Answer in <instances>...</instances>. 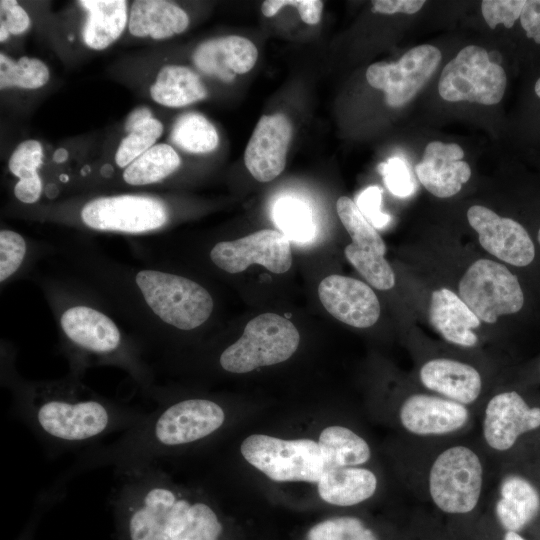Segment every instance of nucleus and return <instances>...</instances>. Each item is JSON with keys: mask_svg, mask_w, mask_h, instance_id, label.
<instances>
[{"mask_svg": "<svg viewBox=\"0 0 540 540\" xmlns=\"http://www.w3.org/2000/svg\"><path fill=\"white\" fill-rule=\"evenodd\" d=\"M537 240H538V243H539V245H540V228H539V230H538Z\"/></svg>", "mask_w": 540, "mask_h": 540, "instance_id": "nucleus-50", "label": "nucleus"}, {"mask_svg": "<svg viewBox=\"0 0 540 540\" xmlns=\"http://www.w3.org/2000/svg\"><path fill=\"white\" fill-rule=\"evenodd\" d=\"M318 296L333 317L356 328L370 327L380 316L375 292L366 283L351 277H325L318 286Z\"/></svg>", "mask_w": 540, "mask_h": 540, "instance_id": "nucleus-19", "label": "nucleus"}, {"mask_svg": "<svg viewBox=\"0 0 540 540\" xmlns=\"http://www.w3.org/2000/svg\"><path fill=\"white\" fill-rule=\"evenodd\" d=\"M42 189V180L38 174L29 179L18 180L13 192L15 197L22 203L32 204L39 200Z\"/></svg>", "mask_w": 540, "mask_h": 540, "instance_id": "nucleus-43", "label": "nucleus"}, {"mask_svg": "<svg viewBox=\"0 0 540 540\" xmlns=\"http://www.w3.org/2000/svg\"><path fill=\"white\" fill-rule=\"evenodd\" d=\"M355 204L363 216L375 227L382 229L391 220V216L382 211V189L369 186L356 197Z\"/></svg>", "mask_w": 540, "mask_h": 540, "instance_id": "nucleus-38", "label": "nucleus"}, {"mask_svg": "<svg viewBox=\"0 0 540 540\" xmlns=\"http://www.w3.org/2000/svg\"><path fill=\"white\" fill-rule=\"evenodd\" d=\"M10 36V33L4 29V28H0V41L1 42H4L6 41Z\"/></svg>", "mask_w": 540, "mask_h": 540, "instance_id": "nucleus-48", "label": "nucleus"}, {"mask_svg": "<svg viewBox=\"0 0 540 540\" xmlns=\"http://www.w3.org/2000/svg\"><path fill=\"white\" fill-rule=\"evenodd\" d=\"M292 133V124L284 114L259 119L244 152L245 166L257 181L269 182L282 173Z\"/></svg>", "mask_w": 540, "mask_h": 540, "instance_id": "nucleus-17", "label": "nucleus"}, {"mask_svg": "<svg viewBox=\"0 0 540 540\" xmlns=\"http://www.w3.org/2000/svg\"><path fill=\"white\" fill-rule=\"evenodd\" d=\"M309 540H378L375 532L352 516L330 518L313 526Z\"/></svg>", "mask_w": 540, "mask_h": 540, "instance_id": "nucleus-33", "label": "nucleus"}, {"mask_svg": "<svg viewBox=\"0 0 540 540\" xmlns=\"http://www.w3.org/2000/svg\"><path fill=\"white\" fill-rule=\"evenodd\" d=\"M67 158V151L63 148L58 149L54 154V160L56 162H62Z\"/></svg>", "mask_w": 540, "mask_h": 540, "instance_id": "nucleus-47", "label": "nucleus"}, {"mask_svg": "<svg viewBox=\"0 0 540 540\" xmlns=\"http://www.w3.org/2000/svg\"><path fill=\"white\" fill-rule=\"evenodd\" d=\"M463 157L464 151L458 144L431 141L415 166V173L431 194L439 198L451 197L471 177V168Z\"/></svg>", "mask_w": 540, "mask_h": 540, "instance_id": "nucleus-20", "label": "nucleus"}, {"mask_svg": "<svg viewBox=\"0 0 540 540\" xmlns=\"http://www.w3.org/2000/svg\"><path fill=\"white\" fill-rule=\"evenodd\" d=\"M27 12L12 0L0 1V28L6 29L10 35H20L30 27Z\"/></svg>", "mask_w": 540, "mask_h": 540, "instance_id": "nucleus-40", "label": "nucleus"}, {"mask_svg": "<svg viewBox=\"0 0 540 540\" xmlns=\"http://www.w3.org/2000/svg\"><path fill=\"white\" fill-rule=\"evenodd\" d=\"M110 496L114 540H223L216 509L192 499L159 466L117 476Z\"/></svg>", "mask_w": 540, "mask_h": 540, "instance_id": "nucleus-2", "label": "nucleus"}, {"mask_svg": "<svg viewBox=\"0 0 540 540\" xmlns=\"http://www.w3.org/2000/svg\"><path fill=\"white\" fill-rule=\"evenodd\" d=\"M373 12L382 14L405 13L414 14L418 12L425 1L423 0H376L372 2Z\"/></svg>", "mask_w": 540, "mask_h": 540, "instance_id": "nucleus-42", "label": "nucleus"}, {"mask_svg": "<svg viewBox=\"0 0 540 540\" xmlns=\"http://www.w3.org/2000/svg\"><path fill=\"white\" fill-rule=\"evenodd\" d=\"M194 65L204 74L224 82L249 72L256 64L258 50L249 39L237 35L206 40L193 53Z\"/></svg>", "mask_w": 540, "mask_h": 540, "instance_id": "nucleus-21", "label": "nucleus"}, {"mask_svg": "<svg viewBox=\"0 0 540 540\" xmlns=\"http://www.w3.org/2000/svg\"><path fill=\"white\" fill-rule=\"evenodd\" d=\"M49 77V69L40 59L24 56L15 61L0 53L1 90L10 87L38 89L48 82Z\"/></svg>", "mask_w": 540, "mask_h": 540, "instance_id": "nucleus-31", "label": "nucleus"}, {"mask_svg": "<svg viewBox=\"0 0 540 540\" xmlns=\"http://www.w3.org/2000/svg\"><path fill=\"white\" fill-rule=\"evenodd\" d=\"M534 90L536 95L540 98V78L536 81Z\"/></svg>", "mask_w": 540, "mask_h": 540, "instance_id": "nucleus-49", "label": "nucleus"}, {"mask_svg": "<svg viewBox=\"0 0 540 540\" xmlns=\"http://www.w3.org/2000/svg\"><path fill=\"white\" fill-rule=\"evenodd\" d=\"M163 133V125L156 118H151L128 133L121 141L115 153V163L126 168L135 159L153 147Z\"/></svg>", "mask_w": 540, "mask_h": 540, "instance_id": "nucleus-32", "label": "nucleus"}, {"mask_svg": "<svg viewBox=\"0 0 540 540\" xmlns=\"http://www.w3.org/2000/svg\"><path fill=\"white\" fill-rule=\"evenodd\" d=\"M285 6L295 7L301 19L309 25L319 23L323 10L320 0H266L262 3L261 11L264 16L272 17Z\"/></svg>", "mask_w": 540, "mask_h": 540, "instance_id": "nucleus-39", "label": "nucleus"}, {"mask_svg": "<svg viewBox=\"0 0 540 540\" xmlns=\"http://www.w3.org/2000/svg\"><path fill=\"white\" fill-rule=\"evenodd\" d=\"M520 23L526 36L540 44V0L525 2L520 15Z\"/></svg>", "mask_w": 540, "mask_h": 540, "instance_id": "nucleus-41", "label": "nucleus"}, {"mask_svg": "<svg viewBox=\"0 0 540 540\" xmlns=\"http://www.w3.org/2000/svg\"><path fill=\"white\" fill-rule=\"evenodd\" d=\"M170 140L186 152L202 154L216 149L219 136L214 125L205 116L188 112L180 115L174 122Z\"/></svg>", "mask_w": 540, "mask_h": 540, "instance_id": "nucleus-29", "label": "nucleus"}, {"mask_svg": "<svg viewBox=\"0 0 540 540\" xmlns=\"http://www.w3.org/2000/svg\"><path fill=\"white\" fill-rule=\"evenodd\" d=\"M458 289L459 297L487 323L519 312L525 301L518 278L503 264L489 259L475 261L462 276Z\"/></svg>", "mask_w": 540, "mask_h": 540, "instance_id": "nucleus-10", "label": "nucleus"}, {"mask_svg": "<svg viewBox=\"0 0 540 540\" xmlns=\"http://www.w3.org/2000/svg\"><path fill=\"white\" fill-rule=\"evenodd\" d=\"M479 444L492 461L510 460L525 439L540 432V404L516 389L491 395L478 410Z\"/></svg>", "mask_w": 540, "mask_h": 540, "instance_id": "nucleus-4", "label": "nucleus"}, {"mask_svg": "<svg viewBox=\"0 0 540 540\" xmlns=\"http://www.w3.org/2000/svg\"><path fill=\"white\" fill-rule=\"evenodd\" d=\"M169 218L165 203L152 196L123 194L87 202L81 220L90 229L140 234L158 230Z\"/></svg>", "mask_w": 540, "mask_h": 540, "instance_id": "nucleus-11", "label": "nucleus"}, {"mask_svg": "<svg viewBox=\"0 0 540 540\" xmlns=\"http://www.w3.org/2000/svg\"><path fill=\"white\" fill-rule=\"evenodd\" d=\"M318 493L327 503L354 506L373 497L378 488L374 471L362 466L325 468L318 483Z\"/></svg>", "mask_w": 540, "mask_h": 540, "instance_id": "nucleus-23", "label": "nucleus"}, {"mask_svg": "<svg viewBox=\"0 0 540 540\" xmlns=\"http://www.w3.org/2000/svg\"><path fill=\"white\" fill-rule=\"evenodd\" d=\"M43 148L39 141L29 139L20 143L9 159V170L19 180L38 175L42 164Z\"/></svg>", "mask_w": 540, "mask_h": 540, "instance_id": "nucleus-35", "label": "nucleus"}, {"mask_svg": "<svg viewBox=\"0 0 540 540\" xmlns=\"http://www.w3.org/2000/svg\"><path fill=\"white\" fill-rule=\"evenodd\" d=\"M39 519V516H38V513L36 515V517H34L29 523L28 525L23 529V531L21 532V534L17 537L16 540H33L34 538V532H35V529H36V523H37V520Z\"/></svg>", "mask_w": 540, "mask_h": 540, "instance_id": "nucleus-45", "label": "nucleus"}, {"mask_svg": "<svg viewBox=\"0 0 540 540\" xmlns=\"http://www.w3.org/2000/svg\"><path fill=\"white\" fill-rule=\"evenodd\" d=\"M539 370H540V365H539Z\"/></svg>", "mask_w": 540, "mask_h": 540, "instance_id": "nucleus-51", "label": "nucleus"}, {"mask_svg": "<svg viewBox=\"0 0 540 540\" xmlns=\"http://www.w3.org/2000/svg\"><path fill=\"white\" fill-rule=\"evenodd\" d=\"M27 252L25 239L19 233L2 229L0 231V281L10 278L22 264Z\"/></svg>", "mask_w": 540, "mask_h": 540, "instance_id": "nucleus-34", "label": "nucleus"}, {"mask_svg": "<svg viewBox=\"0 0 540 540\" xmlns=\"http://www.w3.org/2000/svg\"><path fill=\"white\" fill-rule=\"evenodd\" d=\"M525 2L524 0H484L481 2V12L491 29L498 24L511 28L520 18Z\"/></svg>", "mask_w": 540, "mask_h": 540, "instance_id": "nucleus-37", "label": "nucleus"}, {"mask_svg": "<svg viewBox=\"0 0 540 540\" xmlns=\"http://www.w3.org/2000/svg\"><path fill=\"white\" fill-rule=\"evenodd\" d=\"M490 496L494 517L505 531L519 533L540 513V488L511 463L501 465Z\"/></svg>", "mask_w": 540, "mask_h": 540, "instance_id": "nucleus-16", "label": "nucleus"}, {"mask_svg": "<svg viewBox=\"0 0 540 540\" xmlns=\"http://www.w3.org/2000/svg\"><path fill=\"white\" fill-rule=\"evenodd\" d=\"M150 96L158 104L179 108L207 97V89L200 77L190 68L165 65L150 87Z\"/></svg>", "mask_w": 540, "mask_h": 540, "instance_id": "nucleus-26", "label": "nucleus"}, {"mask_svg": "<svg viewBox=\"0 0 540 540\" xmlns=\"http://www.w3.org/2000/svg\"><path fill=\"white\" fill-rule=\"evenodd\" d=\"M210 258L218 268L231 274L240 273L251 264H260L273 273L281 274L292 265L289 239L282 232L271 229L219 242L212 248Z\"/></svg>", "mask_w": 540, "mask_h": 540, "instance_id": "nucleus-14", "label": "nucleus"}, {"mask_svg": "<svg viewBox=\"0 0 540 540\" xmlns=\"http://www.w3.org/2000/svg\"><path fill=\"white\" fill-rule=\"evenodd\" d=\"M506 84L502 66L491 61L484 48L468 45L442 70L438 92L449 102L495 105L502 100Z\"/></svg>", "mask_w": 540, "mask_h": 540, "instance_id": "nucleus-9", "label": "nucleus"}, {"mask_svg": "<svg viewBox=\"0 0 540 540\" xmlns=\"http://www.w3.org/2000/svg\"><path fill=\"white\" fill-rule=\"evenodd\" d=\"M440 50L429 44L416 46L395 63L380 61L366 70L370 86L382 90L386 104L397 108L407 104L428 82L441 61Z\"/></svg>", "mask_w": 540, "mask_h": 540, "instance_id": "nucleus-12", "label": "nucleus"}, {"mask_svg": "<svg viewBox=\"0 0 540 540\" xmlns=\"http://www.w3.org/2000/svg\"><path fill=\"white\" fill-rule=\"evenodd\" d=\"M503 540H526L520 533L514 531H505Z\"/></svg>", "mask_w": 540, "mask_h": 540, "instance_id": "nucleus-46", "label": "nucleus"}, {"mask_svg": "<svg viewBox=\"0 0 540 540\" xmlns=\"http://www.w3.org/2000/svg\"><path fill=\"white\" fill-rule=\"evenodd\" d=\"M378 171L386 187L394 196L405 198L414 193L415 185L410 170L401 158L392 157L380 163Z\"/></svg>", "mask_w": 540, "mask_h": 540, "instance_id": "nucleus-36", "label": "nucleus"}, {"mask_svg": "<svg viewBox=\"0 0 540 540\" xmlns=\"http://www.w3.org/2000/svg\"><path fill=\"white\" fill-rule=\"evenodd\" d=\"M78 4L87 12L82 39L91 49H106L121 36L128 24L127 1L81 0Z\"/></svg>", "mask_w": 540, "mask_h": 540, "instance_id": "nucleus-25", "label": "nucleus"}, {"mask_svg": "<svg viewBox=\"0 0 540 540\" xmlns=\"http://www.w3.org/2000/svg\"><path fill=\"white\" fill-rule=\"evenodd\" d=\"M429 319L449 343L466 348H472L478 343V336L473 329L480 326V319L457 294L447 288L432 293Z\"/></svg>", "mask_w": 540, "mask_h": 540, "instance_id": "nucleus-22", "label": "nucleus"}, {"mask_svg": "<svg viewBox=\"0 0 540 540\" xmlns=\"http://www.w3.org/2000/svg\"><path fill=\"white\" fill-rule=\"evenodd\" d=\"M299 342V332L291 321L264 313L246 324L242 336L221 353L219 364L230 373H247L286 361L295 353Z\"/></svg>", "mask_w": 540, "mask_h": 540, "instance_id": "nucleus-6", "label": "nucleus"}, {"mask_svg": "<svg viewBox=\"0 0 540 540\" xmlns=\"http://www.w3.org/2000/svg\"><path fill=\"white\" fill-rule=\"evenodd\" d=\"M151 118H153L152 112L148 107H137L127 116L124 122V129L127 133H130Z\"/></svg>", "mask_w": 540, "mask_h": 540, "instance_id": "nucleus-44", "label": "nucleus"}, {"mask_svg": "<svg viewBox=\"0 0 540 540\" xmlns=\"http://www.w3.org/2000/svg\"><path fill=\"white\" fill-rule=\"evenodd\" d=\"M135 284L151 312L176 329L193 330L205 323L213 311L210 293L189 278L143 269L135 275Z\"/></svg>", "mask_w": 540, "mask_h": 540, "instance_id": "nucleus-5", "label": "nucleus"}, {"mask_svg": "<svg viewBox=\"0 0 540 540\" xmlns=\"http://www.w3.org/2000/svg\"><path fill=\"white\" fill-rule=\"evenodd\" d=\"M467 219L481 246L498 259L516 267H526L534 260V242L519 222L482 205L471 206Z\"/></svg>", "mask_w": 540, "mask_h": 540, "instance_id": "nucleus-15", "label": "nucleus"}, {"mask_svg": "<svg viewBox=\"0 0 540 540\" xmlns=\"http://www.w3.org/2000/svg\"><path fill=\"white\" fill-rule=\"evenodd\" d=\"M336 210L352 239V243L344 249L347 260L376 289L393 288L395 275L384 258L386 246L375 227L363 216L355 202L346 196L337 200Z\"/></svg>", "mask_w": 540, "mask_h": 540, "instance_id": "nucleus-13", "label": "nucleus"}, {"mask_svg": "<svg viewBox=\"0 0 540 540\" xmlns=\"http://www.w3.org/2000/svg\"><path fill=\"white\" fill-rule=\"evenodd\" d=\"M419 451L413 456V492L426 498L449 516L474 513L487 496L489 460L479 442L463 437L413 441Z\"/></svg>", "mask_w": 540, "mask_h": 540, "instance_id": "nucleus-3", "label": "nucleus"}, {"mask_svg": "<svg viewBox=\"0 0 540 540\" xmlns=\"http://www.w3.org/2000/svg\"><path fill=\"white\" fill-rule=\"evenodd\" d=\"M275 224L289 240L308 242L314 238L316 227L311 208L294 197H281L273 206Z\"/></svg>", "mask_w": 540, "mask_h": 540, "instance_id": "nucleus-30", "label": "nucleus"}, {"mask_svg": "<svg viewBox=\"0 0 540 540\" xmlns=\"http://www.w3.org/2000/svg\"><path fill=\"white\" fill-rule=\"evenodd\" d=\"M13 414L53 453L92 448L142 421L145 412L87 391L75 378L18 383Z\"/></svg>", "mask_w": 540, "mask_h": 540, "instance_id": "nucleus-1", "label": "nucleus"}, {"mask_svg": "<svg viewBox=\"0 0 540 540\" xmlns=\"http://www.w3.org/2000/svg\"><path fill=\"white\" fill-rule=\"evenodd\" d=\"M418 378L425 390L478 413L484 382L474 365L450 357H433L420 365Z\"/></svg>", "mask_w": 540, "mask_h": 540, "instance_id": "nucleus-18", "label": "nucleus"}, {"mask_svg": "<svg viewBox=\"0 0 540 540\" xmlns=\"http://www.w3.org/2000/svg\"><path fill=\"white\" fill-rule=\"evenodd\" d=\"M188 26L186 12L176 4L163 0L134 1L128 20V29L133 36L156 40L171 38Z\"/></svg>", "mask_w": 540, "mask_h": 540, "instance_id": "nucleus-24", "label": "nucleus"}, {"mask_svg": "<svg viewBox=\"0 0 540 540\" xmlns=\"http://www.w3.org/2000/svg\"><path fill=\"white\" fill-rule=\"evenodd\" d=\"M318 445L325 468L362 466L372 456L368 442L344 426L333 425L323 429Z\"/></svg>", "mask_w": 540, "mask_h": 540, "instance_id": "nucleus-27", "label": "nucleus"}, {"mask_svg": "<svg viewBox=\"0 0 540 540\" xmlns=\"http://www.w3.org/2000/svg\"><path fill=\"white\" fill-rule=\"evenodd\" d=\"M181 165L175 149L165 143L156 144L129 164L122 174L125 183L144 186L162 181Z\"/></svg>", "mask_w": 540, "mask_h": 540, "instance_id": "nucleus-28", "label": "nucleus"}, {"mask_svg": "<svg viewBox=\"0 0 540 540\" xmlns=\"http://www.w3.org/2000/svg\"><path fill=\"white\" fill-rule=\"evenodd\" d=\"M60 326L82 361L90 356L114 362L131 371L143 385L149 383V373L127 348L116 323L103 312L86 305L71 306L62 312Z\"/></svg>", "mask_w": 540, "mask_h": 540, "instance_id": "nucleus-7", "label": "nucleus"}, {"mask_svg": "<svg viewBox=\"0 0 540 540\" xmlns=\"http://www.w3.org/2000/svg\"><path fill=\"white\" fill-rule=\"evenodd\" d=\"M240 452L248 463L277 482L318 483L325 468L318 442L311 439L253 434L242 441Z\"/></svg>", "mask_w": 540, "mask_h": 540, "instance_id": "nucleus-8", "label": "nucleus"}]
</instances>
